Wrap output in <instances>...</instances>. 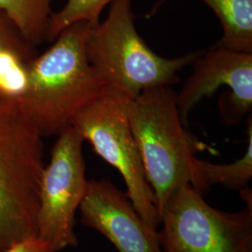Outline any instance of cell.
I'll list each match as a JSON object with an SVG mask.
<instances>
[{
  "instance_id": "obj_1",
  "label": "cell",
  "mask_w": 252,
  "mask_h": 252,
  "mask_svg": "<svg viewBox=\"0 0 252 252\" xmlns=\"http://www.w3.org/2000/svg\"><path fill=\"white\" fill-rule=\"evenodd\" d=\"M79 22L56 36L27 69L17 95L28 117L43 137L58 135L108 87L92 67L86 54L91 27Z\"/></svg>"
},
{
  "instance_id": "obj_2",
  "label": "cell",
  "mask_w": 252,
  "mask_h": 252,
  "mask_svg": "<svg viewBox=\"0 0 252 252\" xmlns=\"http://www.w3.org/2000/svg\"><path fill=\"white\" fill-rule=\"evenodd\" d=\"M43 138L17 95L0 86V252L36 236Z\"/></svg>"
},
{
  "instance_id": "obj_3",
  "label": "cell",
  "mask_w": 252,
  "mask_h": 252,
  "mask_svg": "<svg viewBox=\"0 0 252 252\" xmlns=\"http://www.w3.org/2000/svg\"><path fill=\"white\" fill-rule=\"evenodd\" d=\"M201 52L170 59L155 54L136 30L132 0H114L107 18L92 26L86 38L94 70L107 87L130 99L145 91L177 84L178 72Z\"/></svg>"
},
{
  "instance_id": "obj_4",
  "label": "cell",
  "mask_w": 252,
  "mask_h": 252,
  "mask_svg": "<svg viewBox=\"0 0 252 252\" xmlns=\"http://www.w3.org/2000/svg\"><path fill=\"white\" fill-rule=\"evenodd\" d=\"M127 111L146 178L160 214L176 189L186 184L193 186L195 153L207 146L183 125L177 106V94L171 87L145 91L130 99Z\"/></svg>"
},
{
  "instance_id": "obj_5",
  "label": "cell",
  "mask_w": 252,
  "mask_h": 252,
  "mask_svg": "<svg viewBox=\"0 0 252 252\" xmlns=\"http://www.w3.org/2000/svg\"><path fill=\"white\" fill-rule=\"evenodd\" d=\"M239 192L245 208L226 212L190 184L179 187L160 212L162 252H252V191Z\"/></svg>"
},
{
  "instance_id": "obj_6",
  "label": "cell",
  "mask_w": 252,
  "mask_h": 252,
  "mask_svg": "<svg viewBox=\"0 0 252 252\" xmlns=\"http://www.w3.org/2000/svg\"><path fill=\"white\" fill-rule=\"evenodd\" d=\"M130 98L107 88L76 116L72 126L94 153L117 170L126 194L145 221L159 229L160 214L128 120Z\"/></svg>"
},
{
  "instance_id": "obj_7",
  "label": "cell",
  "mask_w": 252,
  "mask_h": 252,
  "mask_svg": "<svg viewBox=\"0 0 252 252\" xmlns=\"http://www.w3.org/2000/svg\"><path fill=\"white\" fill-rule=\"evenodd\" d=\"M84 141L73 126L63 130L57 135L41 176L36 236L59 252L79 245L76 215L89 182Z\"/></svg>"
},
{
  "instance_id": "obj_8",
  "label": "cell",
  "mask_w": 252,
  "mask_h": 252,
  "mask_svg": "<svg viewBox=\"0 0 252 252\" xmlns=\"http://www.w3.org/2000/svg\"><path fill=\"white\" fill-rule=\"evenodd\" d=\"M192 74L177 94V106L188 127L190 111L222 86L229 92L220 100V111L227 125H236L252 109V54L215 46L202 51L191 63Z\"/></svg>"
},
{
  "instance_id": "obj_9",
  "label": "cell",
  "mask_w": 252,
  "mask_h": 252,
  "mask_svg": "<svg viewBox=\"0 0 252 252\" xmlns=\"http://www.w3.org/2000/svg\"><path fill=\"white\" fill-rule=\"evenodd\" d=\"M79 212L81 224L104 235L119 252H162L158 230L110 180H89Z\"/></svg>"
},
{
  "instance_id": "obj_10",
  "label": "cell",
  "mask_w": 252,
  "mask_h": 252,
  "mask_svg": "<svg viewBox=\"0 0 252 252\" xmlns=\"http://www.w3.org/2000/svg\"><path fill=\"white\" fill-rule=\"evenodd\" d=\"M36 56L35 47L0 12V86L18 95L25 86L27 69Z\"/></svg>"
},
{
  "instance_id": "obj_11",
  "label": "cell",
  "mask_w": 252,
  "mask_h": 252,
  "mask_svg": "<svg viewBox=\"0 0 252 252\" xmlns=\"http://www.w3.org/2000/svg\"><path fill=\"white\" fill-rule=\"evenodd\" d=\"M166 0H160L157 8ZM220 20L223 35L217 44L229 50L252 54V0H202Z\"/></svg>"
},
{
  "instance_id": "obj_12",
  "label": "cell",
  "mask_w": 252,
  "mask_h": 252,
  "mask_svg": "<svg viewBox=\"0 0 252 252\" xmlns=\"http://www.w3.org/2000/svg\"><path fill=\"white\" fill-rule=\"evenodd\" d=\"M248 146L243 156L231 163H213L198 158L194 161L195 180L193 188L204 195L211 186H222L241 191L249 187L252 178V121L247 125Z\"/></svg>"
},
{
  "instance_id": "obj_13",
  "label": "cell",
  "mask_w": 252,
  "mask_h": 252,
  "mask_svg": "<svg viewBox=\"0 0 252 252\" xmlns=\"http://www.w3.org/2000/svg\"><path fill=\"white\" fill-rule=\"evenodd\" d=\"M54 0H0L2 12L32 46L45 41Z\"/></svg>"
},
{
  "instance_id": "obj_14",
  "label": "cell",
  "mask_w": 252,
  "mask_h": 252,
  "mask_svg": "<svg viewBox=\"0 0 252 252\" xmlns=\"http://www.w3.org/2000/svg\"><path fill=\"white\" fill-rule=\"evenodd\" d=\"M114 0H67L63 8L51 16L45 41L53 42L63 29L79 22L95 25L105 8Z\"/></svg>"
},
{
  "instance_id": "obj_15",
  "label": "cell",
  "mask_w": 252,
  "mask_h": 252,
  "mask_svg": "<svg viewBox=\"0 0 252 252\" xmlns=\"http://www.w3.org/2000/svg\"><path fill=\"white\" fill-rule=\"evenodd\" d=\"M0 252H61L56 251L51 245L46 243L37 236H32L18 243L9 246Z\"/></svg>"
}]
</instances>
